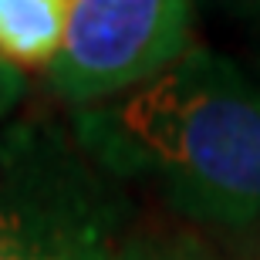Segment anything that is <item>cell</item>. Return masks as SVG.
<instances>
[{"instance_id": "2", "label": "cell", "mask_w": 260, "mask_h": 260, "mask_svg": "<svg viewBox=\"0 0 260 260\" xmlns=\"http://www.w3.org/2000/svg\"><path fill=\"white\" fill-rule=\"evenodd\" d=\"M118 203L108 173L51 118L0 125V260H112Z\"/></svg>"}, {"instance_id": "3", "label": "cell", "mask_w": 260, "mask_h": 260, "mask_svg": "<svg viewBox=\"0 0 260 260\" xmlns=\"http://www.w3.org/2000/svg\"><path fill=\"white\" fill-rule=\"evenodd\" d=\"M186 0H68L48 85L64 102L102 105L159 78L189 51Z\"/></svg>"}, {"instance_id": "1", "label": "cell", "mask_w": 260, "mask_h": 260, "mask_svg": "<svg viewBox=\"0 0 260 260\" xmlns=\"http://www.w3.org/2000/svg\"><path fill=\"white\" fill-rule=\"evenodd\" d=\"M75 135L108 176H152L189 220L260 223V75L189 48L159 78L78 112Z\"/></svg>"}, {"instance_id": "4", "label": "cell", "mask_w": 260, "mask_h": 260, "mask_svg": "<svg viewBox=\"0 0 260 260\" xmlns=\"http://www.w3.org/2000/svg\"><path fill=\"white\" fill-rule=\"evenodd\" d=\"M68 0H0V64L48 71L61 51Z\"/></svg>"}, {"instance_id": "5", "label": "cell", "mask_w": 260, "mask_h": 260, "mask_svg": "<svg viewBox=\"0 0 260 260\" xmlns=\"http://www.w3.org/2000/svg\"><path fill=\"white\" fill-rule=\"evenodd\" d=\"M112 260H216L193 247H169V243H135L125 240Z\"/></svg>"}, {"instance_id": "6", "label": "cell", "mask_w": 260, "mask_h": 260, "mask_svg": "<svg viewBox=\"0 0 260 260\" xmlns=\"http://www.w3.org/2000/svg\"><path fill=\"white\" fill-rule=\"evenodd\" d=\"M20 95H24V75L10 71V68L0 64V125L7 122V115L17 108Z\"/></svg>"}]
</instances>
